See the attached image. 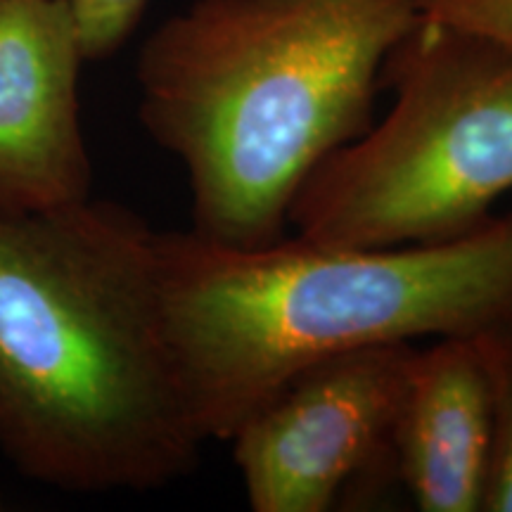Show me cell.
Returning <instances> with one entry per match:
<instances>
[{
	"mask_svg": "<svg viewBox=\"0 0 512 512\" xmlns=\"http://www.w3.org/2000/svg\"><path fill=\"white\" fill-rule=\"evenodd\" d=\"M392 105L325 157L287 233L328 247L434 245L472 233L512 190V55L422 15L382 69Z\"/></svg>",
	"mask_w": 512,
	"mask_h": 512,
	"instance_id": "277c9868",
	"label": "cell"
},
{
	"mask_svg": "<svg viewBox=\"0 0 512 512\" xmlns=\"http://www.w3.org/2000/svg\"><path fill=\"white\" fill-rule=\"evenodd\" d=\"M491 387V441L482 512H512V316L477 332Z\"/></svg>",
	"mask_w": 512,
	"mask_h": 512,
	"instance_id": "ba28073f",
	"label": "cell"
},
{
	"mask_svg": "<svg viewBox=\"0 0 512 512\" xmlns=\"http://www.w3.org/2000/svg\"><path fill=\"white\" fill-rule=\"evenodd\" d=\"M415 0H195L138 55V117L181 162L202 238H285L316 166L373 124Z\"/></svg>",
	"mask_w": 512,
	"mask_h": 512,
	"instance_id": "7a4b0ae2",
	"label": "cell"
},
{
	"mask_svg": "<svg viewBox=\"0 0 512 512\" xmlns=\"http://www.w3.org/2000/svg\"><path fill=\"white\" fill-rule=\"evenodd\" d=\"M491 441L489 370L475 335L415 349L394 425V467L422 512H482Z\"/></svg>",
	"mask_w": 512,
	"mask_h": 512,
	"instance_id": "52a82bcc",
	"label": "cell"
},
{
	"mask_svg": "<svg viewBox=\"0 0 512 512\" xmlns=\"http://www.w3.org/2000/svg\"><path fill=\"white\" fill-rule=\"evenodd\" d=\"M0 510H3V494H0Z\"/></svg>",
	"mask_w": 512,
	"mask_h": 512,
	"instance_id": "8fae6325",
	"label": "cell"
},
{
	"mask_svg": "<svg viewBox=\"0 0 512 512\" xmlns=\"http://www.w3.org/2000/svg\"><path fill=\"white\" fill-rule=\"evenodd\" d=\"M415 349L380 344L328 358L261 403L228 439L249 508L325 512L377 465L394 467Z\"/></svg>",
	"mask_w": 512,
	"mask_h": 512,
	"instance_id": "5b68a950",
	"label": "cell"
},
{
	"mask_svg": "<svg viewBox=\"0 0 512 512\" xmlns=\"http://www.w3.org/2000/svg\"><path fill=\"white\" fill-rule=\"evenodd\" d=\"M422 15L482 36L512 55V0H415Z\"/></svg>",
	"mask_w": 512,
	"mask_h": 512,
	"instance_id": "30bf717a",
	"label": "cell"
},
{
	"mask_svg": "<svg viewBox=\"0 0 512 512\" xmlns=\"http://www.w3.org/2000/svg\"><path fill=\"white\" fill-rule=\"evenodd\" d=\"M83 64L64 0H0V207L36 211L91 197Z\"/></svg>",
	"mask_w": 512,
	"mask_h": 512,
	"instance_id": "8992f818",
	"label": "cell"
},
{
	"mask_svg": "<svg viewBox=\"0 0 512 512\" xmlns=\"http://www.w3.org/2000/svg\"><path fill=\"white\" fill-rule=\"evenodd\" d=\"M79 31L86 62L112 57L131 38L150 0H64Z\"/></svg>",
	"mask_w": 512,
	"mask_h": 512,
	"instance_id": "9c48e42d",
	"label": "cell"
},
{
	"mask_svg": "<svg viewBox=\"0 0 512 512\" xmlns=\"http://www.w3.org/2000/svg\"><path fill=\"white\" fill-rule=\"evenodd\" d=\"M171 351L204 441H228L302 370L349 351L475 335L512 316V214L434 245L233 247L157 230Z\"/></svg>",
	"mask_w": 512,
	"mask_h": 512,
	"instance_id": "3957f363",
	"label": "cell"
},
{
	"mask_svg": "<svg viewBox=\"0 0 512 512\" xmlns=\"http://www.w3.org/2000/svg\"><path fill=\"white\" fill-rule=\"evenodd\" d=\"M207 444L164 323L157 230L110 200L0 207V453L72 494L152 491Z\"/></svg>",
	"mask_w": 512,
	"mask_h": 512,
	"instance_id": "6da1fadb",
	"label": "cell"
}]
</instances>
